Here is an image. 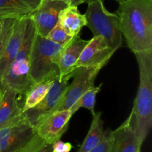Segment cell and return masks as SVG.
I'll return each instance as SVG.
<instances>
[{"instance_id":"cell-24","label":"cell","mask_w":152,"mask_h":152,"mask_svg":"<svg viewBox=\"0 0 152 152\" xmlns=\"http://www.w3.org/2000/svg\"><path fill=\"white\" fill-rule=\"evenodd\" d=\"M113 134L111 129H107L104 131L102 139L99 144L90 152H110L111 144H112Z\"/></svg>"},{"instance_id":"cell-28","label":"cell","mask_w":152,"mask_h":152,"mask_svg":"<svg viewBox=\"0 0 152 152\" xmlns=\"http://www.w3.org/2000/svg\"><path fill=\"white\" fill-rule=\"evenodd\" d=\"M1 29H2V22H1V19L0 20V34H1Z\"/></svg>"},{"instance_id":"cell-3","label":"cell","mask_w":152,"mask_h":152,"mask_svg":"<svg viewBox=\"0 0 152 152\" xmlns=\"http://www.w3.org/2000/svg\"><path fill=\"white\" fill-rule=\"evenodd\" d=\"M36 34L34 22L28 16L20 49L0 81V92L5 89H12L20 96H25L34 84L30 76V61Z\"/></svg>"},{"instance_id":"cell-16","label":"cell","mask_w":152,"mask_h":152,"mask_svg":"<svg viewBox=\"0 0 152 152\" xmlns=\"http://www.w3.org/2000/svg\"><path fill=\"white\" fill-rule=\"evenodd\" d=\"M17 92L12 89L0 92V128L5 126L23 112L19 104Z\"/></svg>"},{"instance_id":"cell-23","label":"cell","mask_w":152,"mask_h":152,"mask_svg":"<svg viewBox=\"0 0 152 152\" xmlns=\"http://www.w3.org/2000/svg\"><path fill=\"white\" fill-rule=\"evenodd\" d=\"M45 144V142L39 137L36 132L29 140L10 152H37Z\"/></svg>"},{"instance_id":"cell-14","label":"cell","mask_w":152,"mask_h":152,"mask_svg":"<svg viewBox=\"0 0 152 152\" xmlns=\"http://www.w3.org/2000/svg\"><path fill=\"white\" fill-rule=\"evenodd\" d=\"M88 42L78 35L62 48L59 57V77L67 75L75 69L76 63Z\"/></svg>"},{"instance_id":"cell-15","label":"cell","mask_w":152,"mask_h":152,"mask_svg":"<svg viewBox=\"0 0 152 152\" xmlns=\"http://www.w3.org/2000/svg\"><path fill=\"white\" fill-rule=\"evenodd\" d=\"M42 0H0V20L29 16Z\"/></svg>"},{"instance_id":"cell-5","label":"cell","mask_w":152,"mask_h":152,"mask_svg":"<svg viewBox=\"0 0 152 152\" xmlns=\"http://www.w3.org/2000/svg\"><path fill=\"white\" fill-rule=\"evenodd\" d=\"M102 0H89L84 13L86 25L94 36H101L114 52L123 44V36L119 28L118 16L105 7Z\"/></svg>"},{"instance_id":"cell-2","label":"cell","mask_w":152,"mask_h":152,"mask_svg":"<svg viewBox=\"0 0 152 152\" xmlns=\"http://www.w3.org/2000/svg\"><path fill=\"white\" fill-rule=\"evenodd\" d=\"M140 83L132 113L135 131L142 145L152 126V50L135 53Z\"/></svg>"},{"instance_id":"cell-1","label":"cell","mask_w":152,"mask_h":152,"mask_svg":"<svg viewBox=\"0 0 152 152\" xmlns=\"http://www.w3.org/2000/svg\"><path fill=\"white\" fill-rule=\"evenodd\" d=\"M116 14L119 28L134 54L152 50V0H124Z\"/></svg>"},{"instance_id":"cell-13","label":"cell","mask_w":152,"mask_h":152,"mask_svg":"<svg viewBox=\"0 0 152 152\" xmlns=\"http://www.w3.org/2000/svg\"><path fill=\"white\" fill-rule=\"evenodd\" d=\"M26 18L16 19L10 40L0 58V81L20 49L23 39Z\"/></svg>"},{"instance_id":"cell-25","label":"cell","mask_w":152,"mask_h":152,"mask_svg":"<svg viewBox=\"0 0 152 152\" xmlns=\"http://www.w3.org/2000/svg\"><path fill=\"white\" fill-rule=\"evenodd\" d=\"M71 148L72 145L71 143L65 142L60 139L57 140L52 145V152H70Z\"/></svg>"},{"instance_id":"cell-21","label":"cell","mask_w":152,"mask_h":152,"mask_svg":"<svg viewBox=\"0 0 152 152\" xmlns=\"http://www.w3.org/2000/svg\"><path fill=\"white\" fill-rule=\"evenodd\" d=\"M45 37L48 39V40L53 41V43L64 47L66 45H68L70 42L72 41L73 39L75 37L70 36L62 28V26L59 25V22H58L56 25L52 28L51 31L48 33V34Z\"/></svg>"},{"instance_id":"cell-12","label":"cell","mask_w":152,"mask_h":152,"mask_svg":"<svg viewBox=\"0 0 152 152\" xmlns=\"http://www.w3.org/2000/svg\"><path fill=\"white\" fill-rule=\"evenodd\" d=\"M112 134L110 152H140L142 145L137 136L132 113L123 124L112 131Z\"/></svg>"},{"instance_id":"cell-9","label":"cell","mask_w":152,"mask_h":152,"mask_svg":"<svg viewBox=\"0 0 152 152\" xmlns=\"http://www.w3.org/2000/svg\"><path fill=\"white\" fill-rule=\"evenodd\" d=\"M68 6L59 0H42L37 9L29 16L34 22L37 34L46 37L58 22L60 12Z\"/></svg>"},{"instance_id":"cell-8","label":"cell","mask_w":152,"mask_h":152,"mask_svg":"<svg viewBox=\"0 0 152 152\" xmlns=\"http://www.w3.org/2000/svg\"><path fill=\"white\" fill-rule=\"evenodd\" d=\"M36 133L24 113L0 128V152H10L29 140Z\"/></svg>"},{"instance_id":"cell-29","label":"cell","mask_w":152,"mask_h":152,"mask_svg":"<svg viewBox=\"0 0 152 152\" xmlns=\"http://www.w3.org/2000/svg\"><path fill=\"white\" fill-rule=\"evenodd\" d=\"M102 1H104V0H102ZM116 1H118L119 3H120V2H122V1H124V0H116Z\"/></svg>"},{"instance_id":"cell-19","label":"cell","mask_w":152,"mask_h":152,"mask_svg":"<svg viewBox=\"0 0 152 152\" xmlns=\"http://www.w3.org/2000/svg\"><path fill=\"white\" fill-rule=\"evenodd\" d=\"M53 80H45L40 83H35L25 95V101L22 106V112L35 107L39 104L48 92Z\"/></svg>"},{"instance_id":"cell-17","label":"cell","mask_w":152,"mask_h":152,"mask_svg":"<svg viewBox=\"0 0 152 152\" xmlns=\"http://www.w3.org/2000/svg\"><path fill=\"white\" fill-rule=\"evenodd\" d=\"M59 25L71 37H76L80 34L82 28L86 25L84 14H82L78 7L68 6L62 10L59 16Z\"/></svg>"},{"instance_id":"cell-22","label":"cell","mask_w":152,"mask_h":152,"mask_svg":"<svg viewBox=\"0 0 152 152\" xmlns=\"http://www.w3.org/2000/svg\"><path fill=\"white\" fill-rule=\"evenodd\" d=\"M16 19L14 18H7L1 19L2 22V29L0 34V58L8 43L10 37L13 32V26Z\"/></svg>"},{"instance_id":"cell-26","label":"cell","mask_w":152,"mask_h":152,"mask_svg":"<svg viewBox=\"0 0 152 152\" xmlns=\"http://www.w3.org/2000/svg\"><path fill=\"white\" fill-rule=\"evenodd\" d=\"M59 1H63L68 6H74V7H78L80 4L83 3L88 2L89 0H59Z\"/></svg>"},{"instance_id":"cell-18","label":"cell","mask_w":152,"mask_h":152,"mask_svg":"<svg viewBox=\"0 0 152 152\" xmlns=\"http://www.w3.org/2000/svg\"><path fill=\"white\" fill-rule=\"evenodd\" d=\"M92 121L87 136L78 152H90L99 143L104 134V122L101 119L100 112H92Z\"/></svg>"},{"instance_id":"cell-20","label":"cell","mask_w":152,"mask_h":152,"mask_svg":"<svg viewBox=\"0 0 152 152\" xmlns=\"http://www.w3.org/2000/svg\"><path fill=\"white\" fill-rule=\"evenodd\" d=\"M102 85V83H100L97 86H91L84 94H83V95L70 108L72 114L74 115L79 109L82 108V107L88 109L91 113L93 111H94L96 94L100 91Z\"/></svg>"},{"instance_id":"cell-7","label":"cell","mask_w":152,"mask_h":152,"mask_svg":"<svg viewBox=\"0 0 152 152\" xmlns=\"http://www.w3.org/2000/svg\"><path fill=\"white\" fill-rule=\"evenodd\" d=\"M73 72L74 71L67 75L55 78L45 98L35 107L24 112L25 116L34 129L42 120L52 113L60 102L68 85V80L72 78Z\"/></svg>"},{"instance_id":"cell-10","label":"cell","mask_w":152,"mask_h":152,"mask_svg":"<svg viewBox=\"0 0 152 152\" xmlns=\"http://www.w3.org/2000/svg\"><path fill=\"white\" fill-rule=\"evenodd\" d=\"M72 116L70 109L51 113L36 126V132L45 142L53 145L67 131Z\"/></svg>"},{"instance_id":"cell-11","label":"cell","mask_w":152,"mask_h":152,"mask_svg":"<svg viewBox=\"0 0 152 152\" xmlns=\"http://www.w3.org/2000/svg\"><path fill=\"white\" fill-rule=\"evenodd\" d=\"M114 50L107 44L105 39L101 36H94L88 40L82 51L76 63L75 69L82 66H105L114 54Z\"/></svg>"},{"instance_id":"cell-27","label":"cell","mask_w":152,"mask_h":152,"mask_svg":"<svg viewBox=\"0 0 152 152\" xmlns=\"http://www.w3.org/2000/svg\"><path fill=\"white\" fill-rule=\"evenodd\" d=\"M37 152H52V145L45 143L44 145L40 148Z\"/></svg>"},{"instance_id":"cell-6","label":"cell","mask_w":152,"mask_h":152,"mask_svg":"<svg viewBox=\"0 0 152 152\" xmlns=\"http://www.w3.org/2000/svg\"><path fill=\"white\" fill-rule=\"evenodd\" d=\"M102 67L103 66H94L75 69L73 72L72 82L68 85L60 102L52 113L71 108L83 94L94 86L95 78Z\"/></svg>"},{"instance_id":"cell-4","label":"cell","mask_w":152,"mask_h":152,"mask_svg":"<svg viewBox=\"0 0 152 152\" xmlns=\"http://www.w3.org/2000/svg\"><path fill=\"white\" fill-rule=\"evenodd\" d=\"M62 48L36 34L30 61V76L34 84L59 77V57Z\"/></svg>"}]
</instances>
